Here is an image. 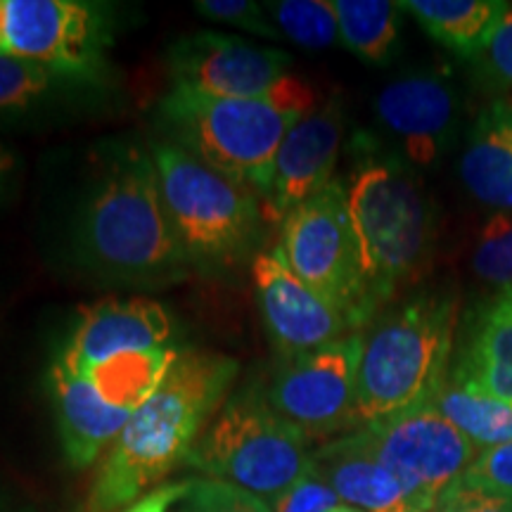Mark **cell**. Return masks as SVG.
<instances>
[{
  "mask_svg": "<svg viewBox=\"0 0 512 512\" xmlns=\"http://www.w3.org/2000/svg\"><path fill=\"white\" fill-rule=\"evenodd\" d=\"M240 373L235 358L181 351L157 394L140 406L100 460L81 512H121L185 463Z\"/></svg>",
  "mask_w": 512,
  "mask_h": 512,
  "instance_id": "obj_1",
  "label": "cell"
},
{
  "mask_svg": "<svg viewBox=\"0 0 512 512\" xmlns=\"http://www.w3.org/2000/svg\"><path fill=\"white\" fill-rule=\"evenodd\" d=\"M76 249L95 273L124 283L183 273L188 261L166 214L152 150L107 145L76 221Z\"/></svg>",
  "mask_w": 512,
  "mask_h": 512,
  "instance_id": "obj_2",
  "label": "cell"
},
{
  "mask_svg": "<svg viewBox=\"0 0 512 512\" xmlns=\"http://www.w3.org/2000/svg\"><path fill=\"white\" fill-rule=\"evenodd\" d=\"M316 110L309 83L287 76L271 98H211L174 88L159 102V128L166 140L207 164L216 174L268 197L275 155L290 128Z\"/></svg>",
  "mask_w": 512,
  "mask_h": 512,
  "instance_id": "obj_3",
  "label": "cell"
},
{
  "mask_svg": "<svg viewBox=\"0 0 512 512\" xmlns=\"http://www.w3.org/2000/svg\"><path fill=\"white\" fill-rule=\"evenodd\" d=\"M453 330V294H418L377 320L358 363V427L434 401L451 370Z\"/></svg>",
  "mask_w": 512,
  "mask_h": 512,
  "instance_id": "obj_4",
  "label": "cell"
},
{
  "mask_svg": "<svg viewBox=\"0 0 512 512\" xmlns=\"http://www.w3.org/2000/svg\"><path fill=\"white\" fill-rule=\"evenodd\" d=\"M347 204L370 299L380 311L430 264V202L403 166L370 159L351 176Z\"/></svg>",
  "mask_w": 512,
  "mask_h": 512,
  "instance_id": "obj_5",
  "label": "cell"
},
{
  "mask_svg": "<svg viewBox=\"0 0 512 512\" xmlns=\"http://www.w3.org/2000/svg\"><path fill=\"white\" fill-rule=\"evenodd\" d=\"M152 159L185 261L200 268L242 264L266 221L259 197L164 140L152 145Z\"/></svg>",
  "mask_w": 512,
  "mask_h": 512,
  "instance_id": "obj_6",
  "label": "cell"
},
{
  "mask_svg": "<svg viewBox=\"0 0 512 512\" xmlns=\"http://www.w3.org/2000/svg\"><path fill=\"white\" fill-rule=\"evenodd\" d=\"M311 439L247 387L223 403L185 463L271 503L311 470Z\"/></svg>",
  "mask_w": 512,
  "mask_h": 512,
  "instance_id": "obj_7",
  "label": "cell"
},
{
  "mask_svg": "<svg viewBox=\"0 0 512 512\" xmlns=\"http://www.w3.org/2000/svg\"><path fill=\"white\" fill-rule=\"evenodd\" d=\"M280 247L297 278L347 320L351 330L361 332L377 311L351 226L347 188L330 181L292 209L283 221Z\"/></svg>",
  "mask_w": 512,
  "mask_h": 512,
  "instance_id": "obj_8",
  "label": "cell"
},
{
  "mask_svg": "<svg viewBox=\"0 0 512 512\" xmlns=\"http://www.w3.org/2000/svg\"><path fill=\"white\" fill-rule=\"evenodd\" d=\"M382 460L406 491L415 512H434L451 486L482 456L434 403L363 427Z\"/></svg>",
  "mask_w": 512,
  "mask_h": 512,
  "instance_id": "obj_9",
  "label": "cell"
},
{
  "mask_svg": "<svg viewBox=\"0 0 512 512\" xmlns=\"http://www.w3.org/2000/svg\"><path fill=\"white\" fill-rule=\"evenodd\" d=\"M363 332L304 354L283 356L271 373L266 399L306 437L330 439L358 430L356 380Z\"/></svg>",
  "mask_w": 512,
  "mask_h": 512,
  "instance_id": "obj_10",
  "label": "cell"
},
{
  "mask_svg": "<svg viewBox=\"0 0 512 512\" xmlns=\"http://www.w3.org/2000/svg\"><path fill=\"white\" fill-rule=\"evenodd\" d=\"M110 27L102 5L86 0H5L3 55L46 64L69 81H95L107 69Z\"/></svg>",
  "mask_w": 512,
  "mask_h": 512,
  "instance_id": "obj_11",
  "label": "cell"
},
{
  "mask_svg": "<svg viewBox=\"0 0 512 512\" xmlns=\"http://www.w3.org/2000/svg\"><path fill=\"white\" fill-rule=\"evenodd\" d=\"M174 88L211 98H271L290 76L292 57L285 50L259 48L240 36L200 31L183 36L166 55Z\"/></svg>",
  "mask_w": 512,
  "mask_h": 512,
  "instance_id": "obj_12",
  "label": "cell"
},
{
  "mask_svg": "<svg viewBox=\"0 0 512 512\" xmlns=\"http://www.w3.org/2000/svg\"><path fill=\"white\" fill-rule=\"evenodd\" d=\"M252 280L261 316L283 356L320 349L354 332L347 320L297 278L280 245L254 256Z\"/></svg>",
  "mask_w": 512,
  "mask_h": 512,
  "instance_id": "obj_13",
  "label": "cell"
},
{
  "mask_svg": "<svg viewBox=\"0 0 512 512\" xmlns=\"http://www.w3.org/2000/svg\"><path fill=\"white\" fill-rule=\"evenodd\" d=\"M344 133L342 102L332 98L290 128L278 155L268 197L261 202L264 219L285 216L332 181Z\"/></svg>",
  "mask_w": 512,
  "mask_h": 512,
  "instance_id": "obj_14",
  "label": "cell"
},
{
  "mask_svg": "<svg viewBox=\"0 0 512 512\" xmlns=\"http://www.w3.org/2000/svg\"><path fill=\"white\" fill-rule=\"evenodd\" d=\"M174 323L162 304L145 297L102 299L81 313L62 351L76 368L86 370L105 358L174 347Z\"/></svg>",
  "mask_w": 512,
  "mask_h": 512,
  "instance_id": "obj_15",
  "label": "cell"
},
{
  "mask_svg": "<svg viewBox=\"0 0 512 512\" xmlns=\"http://www.w3.org/2000/svg\"><path fill=\"white\" fill-rule=\"evenodd\" d=\"M48 382L64 458L74 470H86L102 453L110 451L133 413L119 411L102 399L88 375L76 368L62 349L50 363Z\"/></svg>",
  "mask_w": 512,
  "mask_h": 512,
  "instance_id": "obj_16",
  "label": "cell"
},
{
  "mask_svg": "<svg viewBox=\"0 0 512 512\" xmlns=\"http://www.w3.org/2000/svg\"><path fill=\"white\" fill-rule=\"evenodd\" d=\"M456 95L437 76H406L382 88L375 112L415 164L437 159L456 119Z\"/></svg>",
  "mask_w": 512,
  "mask_h": 512,
  "instance_id": "obj_17",
  "label": "cell"
},
{
  "mask_svg": "<svg viewBox=\"0 0 512 512\" xmlns=\"http://www.w3.org/2000/svg\"><path fill=\"white\" fill-rule=\"evenodd\" d=\"M311 470L335 489L339 501H347L358 510L415 512L399 479L377 458L363 427L316 448Z\"/></svg>",
  "mask_w": 512,
  "mask_h": 512,
  "instance_id": "obj_18",
  "label": "cell"
},
{
  "mask_svg": "<svg viewBox=\"0 0 512 512\" xmlns=\"http://www.w3.org/2000/svg\"><path fill=\"white\" fill-rule=\"evenodd\" d=\"M448 377L512 403V292H498L475 313Z\"/></svg>",
  "mask_w": 512,
  "mask_h": 512,
  "instance_id": "obj_19",
  "label": "cell"
},
{
  "mask_svg": "<svg viewBox=\"0 0 512 512\" xmlns=\"http://www.w3.org/2000/svg\"><path fill=\"white\" fill-rule=\"evenodd\" d=\"M178 356H181V349L176 344L150 351H128V354L105 358L83 373L110 406L136 413L157 394L171 368L176 366Z\"/></svg>",
  "mask_w": 512,
  "mask_h": 512,
  "instance_id": "obj_20",
  "label": "cell"
},
{
  "mask_svg": "<svg viewBox=\"0 0 512 512\" xmlns=\"http://www.w3.org/2000/svg\"><path fill=\"white\" fill-rule=\"evenodd\" d=\"M399 5L432 38L465 57L482 55L498 19L508 12L501 0H403Z\"/></svg>",
  "mask_w": 512,
  "mask_h": 512,
  "instance_id": "obj_21",
  "label": "cell"
},
{
  "mask_svg": "<svg viewBox=\"0 0 512 512\" xmlns=\"http://www.w3.org/2000/svg\"><path fill=\"white\" fill-rule=\"evenodd\" d=\"M460 178L477 202L512 214V145L484 114L460 159Z\"/></svg>",
  "mask_w": 512,
  "mask_h": 512,
  "instance_id": "obj_22",
  "label": "cell"
},
{
  "mask_svg": "<svg viewBox=\"0 0 512 512\" xmlns=\"http://www.w3.org/2000/svg\"><path fill=\"white\" fill-rule=\"evenodd\" d=\"M432 403L472 444L484 451L512 441V403L508 401L446 377Z\"/></svg>",
  "mask_w": 512,
  "mask_h": 512,
  "instance_id": "obj_23",
  "label": "cell"
},
{
  "mask_svg": "<svg viewBox=\"0 0 512 512\" xmlns=\"http://www.w3.org/2000/svg\"><path fill=\"white\" fill-rule=\"evenodd\" d=\"M339 38L366 62H384L399 36V3L389 0H335Z\"/></svg>",
  "mask_w": 512,
  "mask_h": 512,
  "instance_id": "obj_24",
  "label": "cell"
},
{
  "mask_svg": "<svg viewBox=\"0 0 512 512\" xmlns=\"http://www.w3.org/2000/svg\"><path fill=\"white\" fill-rule=\"evenodd\" d=\"M266 8L275 29L306 50H325L339 38L335 5L328 0H280Z\"/></svg>",
  "mask_w": 512,
  "mask_h": 512,
  "instance_id": "obj_25",
  "label": "cell"
},
{
  "mask_svg": "<svg viewBox=\"0 0 512 512\" xmlns=\"http://www.w3.org/2000/svg\"><path fill=\"white\" fill-rule=\"evenodd\" d=\"M57 81H64V76L46 64L0 55V112L29 110L53 91Z\"/></svg>",
  "mask_w": 512,
  "mask_h": 512,
  "instance_id": "obj_26",
  "label": "cell"
},
{
  "mask_svg": "<svg viewBox=\"0 0 512 512\" xmlns=\"http://www.w3.org/2000/svg\"><path fill=\"white\" fill-rule=\"evenodd\" d=\"M472 271L479 280L498 287V292H512V221L505 214L484 226L472 256Z\"/></svg>",
  "mask_w": 512,
  "mask_h": 512,
  "instance_id": "obj_27",
  "label": "cell"
},
{
  "mask_svg": "<svg viewBox=\"0 0 512 512\" xmlns=\"http://www.w3.org/2000/svg\"><path fill=\"white\" fill-rule=\"evenodd\" d=\"M176 512H273L264 498L221 479H195Z\"/></svg>",
  "mask_w": 512,
  "mask_h": 512,
  "instance_id": "obj_28",
  "label": "cell"
},
{
  "mask_svg": "<svg viewBox=\"0 0 512 512\" xmlns=\"http://www.w3.org/2000/svg\"><path fill=\"white\" fill-rule=\"evenodd\" d=\"M195 10L200 12L202 17L211 19V22L228 24V27L245 29L249 34L271 38V41H278L280 31L275 29V24L268 17V10L264 5L252 3V0H202V3H195Z\"/></svg>",
  "mask_w": 512,
  "mask_h": 512,
  "instance_id": "obj_29",
  "label": "cell"
},
{
  "mask_svg": "<svg viewBox=\"0 0 512 512\" xmlns=\"http://www.w3.org/2000/svg\"><path fill=\"white\" fill-rule=\"evenodd\" d=\"M268 505L273 512H330L342 501L323 477L309 470Z\"/></svg>",
  "mask_w": 512,
  "mask_h": 512,
  "instance_id": "obj_30",
  "label": "cell"
},
{
  "mask_svg": "<svg viewBox=\"0 0 512 512\" xmlns=\"http://www.w3.org/2000/svg\"><path fill=\"white\" fill-rule=\"evenodd\" d=\"M465 484L512 496V441L482 451L475 465L465 472Z\"/></svg>",
  "mask_w": 512,
  "mask_h": 512,
  "instance_id": "obj_31",
  "label": "cell"
},
{
  "mask_svg": "<svg viewBox=\"0 0 512 512\" xmlns=\"http://www.w3.org/2000/svg\"><path fill=\"white\" fill-rule=\"evenodd\" d=\"M434 512H512V496L479 489L460 479L446 491Z\"/></svg>",
  "mask_w": 512,
  "mask_h": 512,
  "instance_id": "obj_32",
  "label": "cell"
},
{
  "mask_svg": "<svg viewBox=\"0 0 512 512\" xmlns=\"http://www.w3.org/2000/svg\"><path fill=\"white\" fill-rule=\"evenodd\" d=\"M484 64L501 83L512 86V10L498 19L496 29L491 31L489 41L482 50Z\"/></svg>",
  "mask_w": 512,
  "mask_h": 512,
  "instance_id": "obj_33",
  "label": "cell"
},
{
  "mask_svg": "<svg viewBox=\"0 0 512 512\" xmlns=\"http://www.w3.org/2000/svg\"><path fill=\"white\" fill-rule=\"evenodd\" d=\"M192 484H195V479L162 484V486H157V489L147 491L143 498H138L136 503L128 505V508L121 512H169L176 503H181L183 498L190 494Z\"/></svg>",
  "mask_w": 512,
  "mask_h": 512,
  "instance_id": "obj_34",
  "label": "cell"
},
{
  "mask_svg": "<svg viewBox=\"0 0 512 512\" xmlns=\"http://www.w3.org/2000/svg\"><path fill=\"white\" fill-rule=\"evenodd\" d=\"M484 117L494 124L503 138L512 145V100H501L484 112Z\"/></svg>",
  "mask_w": 512,
  "mask_h": 512,
  "instance_id": "obj_35",
  "label": "cell"
},
{
  "mask_svg": "<svg viewBox=\"0 0 512 512\" xmlns=\"http://www.w3.org/2000/svg\"><path fill=\"white\" fill-rule=\"evenodd\" d=\"M12 169H15V157H12L10 150H5V147L0 145V190L8 183Z\"/></svg>",
  "mask_w": 512,
  "mask_h": 512,
  "instance_id": "obj_36",
  "label": "cell"
},
{
  "mask_svg": "<svg viewBox=\"0 0 512 512\" xmlns=\"http://www.w3.org/2000/svg\"><path fill=\"white\" fill-rule=\"evenodd\" d=\"M3 36H5V0H0V55H3Z\"/></svg>",
  "mask_w": 512,
  "mask_h": 512,
  "instance_id": "obj_37",
  "label": "cell"
},
{
  "mask_svg": "<svg viewBox=\"0 0 512 512\" xmlns=\"http://www.w3.org/2000/svg\"><path fill=\"white\" fill-rule=\"evenodd\" d=\"M330 512H363V510L354 508V505H337V508H332Z\"/></svg>",
  "mask_w": 512,
  "mask_h": 512,
  "instance_id": "obj_38",
  "label": "cell"
}]
</instances>
